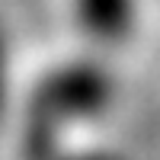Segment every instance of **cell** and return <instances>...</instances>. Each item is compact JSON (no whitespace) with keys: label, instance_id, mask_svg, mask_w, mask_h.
I'll return each instance as SVG.
<instances>
[{"label":"cell","instance_id":"cell-1","mask_svg":"<svg viewBox=\"0 0 160 160\" xmlns=\"http://www.w3.org/2000/svg\"><path fill=\"white\" fill-rule=\"evenodd\" d=\"M71 16L90 42L109 45L128 35L131 0H71Z\"/></svg>","mask_w":160,"mask_h":160},{"label":"cell","instance_id":"cell-2","mask_svg":"<svg viewBox=\"0 0 160 160\" xmlns=\"http://www.w3.org/2000/svg\"><path fill=\"white\" fill-rule=\"evenodd\" d=\"M22 102V83L16 80V61H13V42L3 19H0V131L13 125L16 109Z\"/></svg>","mask_w":160,"mask_h":160},{"label":"cell","instance_id":"cell-3","mask_svg":"<svg viewBox=\"0 0 160 160\" xmlns=\"http://www.w3.org/2000/svg\"><path fill=\"white\" fill-rule=\"evenodd\" d=\"M51 160H115V157H109L106 151H90V148H74V144L68 141L64 148L51 157Z\"/></svg>","mask_w":160,"mask_h":160}]
</instances>
